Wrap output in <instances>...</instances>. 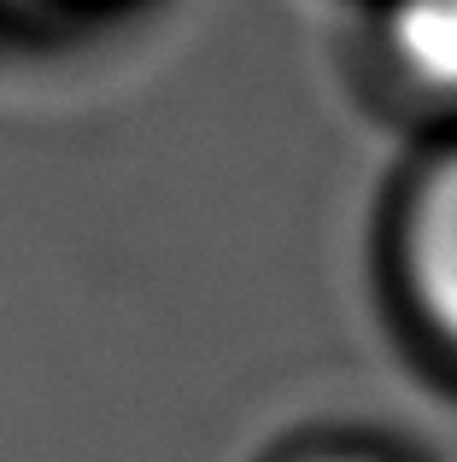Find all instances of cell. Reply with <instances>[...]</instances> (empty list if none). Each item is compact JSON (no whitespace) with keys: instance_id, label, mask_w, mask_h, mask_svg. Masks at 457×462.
I'll return each instance as SVG.
<instances>
[{"instance_id":"cell-1","label":"cell","mask_w":457,"mask_h":462,"mask_svg":"<svg viewBox=\"0 0 457 462\" xmlns=\"http://www.w3.org/2000/svg\"><path fill=\"white\" fill-rule=\"evenodd\" d=\"M405 275L440 339L457 346V152L440 158L405 211Z\"/></svg>"},{"instance_id":"cell-2","label":"cell","mask_w":457,"mask_h":462,"mask_svg":"<svg viewBox=\"0 0 457 462\" xmlns=\"http://www.w3.org/2000/svg\"><path fill=\"white\" fill-rule=\"evenodd\" d=\"M381 53L411 88L457 100V0H387Z\"/></svg>"},{"instance_id":"cell-3","label":"cell","mask_w":457,"mask_h":462,"mask_svg":"<svg viewBox=\"0 0 457 462\" xmlns=\"http://www.w3.org/2000/svg\"><path fill=\"white\" fill-rule=\"evenodd\" d=\"M322 462H376V457H322Z\"/></svg>"}]
</instances>
